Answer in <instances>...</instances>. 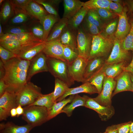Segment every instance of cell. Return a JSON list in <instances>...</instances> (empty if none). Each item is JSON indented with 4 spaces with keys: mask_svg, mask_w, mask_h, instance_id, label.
<instances>
[{
    "mask_svg": "<svg viewBox=\"0 0 133 133\" xmlns=\"http://www.w3.org/2000/svg\"><path fill=\"white\" fill-rule=\"evenodd\" d=\"M30 62L17 57L3 63L5 73L3 79L7 86V89L16 93L27 83Z\"/></svg>",
    "mask_w": 133,
    "mask_h": 133,
    "instance_id": "6da1fadb",
    "label": "cell"
},
{
    "mask_svg": "<svg viewBox=\"0 0 133 133\" xmlns=\"http://www.w3.org/2000/svg\"><path fill=\"white\" fill-rule=\"evenodd\" d=\"M115 38L106 37L100 34L93 36L88 60L97 57L106 58L111 52Z\"/></svg>",
    "mask_w": 133,
    "mask_h": 133,
    "instance_id": "7a4b0ae2",
    "label": "cell"
},
{
    "mask_svg": "<svg viewBox=\"0 0 133 133\" xmlns=\"http://www.w3.org/2000/svg\"><path fill=\"white\" fill-rule=\"evenodd\" d=\"M23 109L22 119L33 128L40 126L48 121V110L45 107L28 106Z\"/></svg>",
    "mask_w": 133,
    "mask_h": 133,
    "instance_id": "3957f363",
    "label": "cell"
},
{
    "mask_svg": "<svg viewBox=\"0 0 133 133\" xmlns=\"http://www.w3.org/2000/svg\"><path fill=\"white\" fill-rule=\"evenodd\" d=\"M47 63L48 71L55 78L64 81L69 87L74 84L75 81L69 73L67 62L55 58L47 57Z\"/></svg>",
    "mask_w": 133,
    "mask_h": 133,
    "instance_id": "277c9868",
    "label": "cell"
},
{
    "mask_svg": "<svg viewBox=\"0 0 133 133\" xmlns=\"http://www.w3.org/2000/svg\"><path fill=\"white\" fill-rule=\"evenodd\" d=\"M16 93L17 105H20L22 107L32 104L42 94L41 88L30 82Z\"/></svg>",
    "mask_w": 133,
    "mask_h": 133,
    "instance_id": "5b68a950",
    "label": "cell"
},
{
    "mask_svg": "<svg viewBox=\"0 0 133 133\" xmlns=\"http://www.w3.org/2000/svg\"><path fill=\"white\" fill-rule=\"evenodd\" d=\"M93 36L82 26L77 30V41L79 56L88 60L91 49Z\"/></svg>",
    "mask_w": 133,
    "mask_h": 133,
    "instance_id": "8992f818",
    "label": "cell"
},
{
    "mask_svg": "<svg viewBox=\"0 0 133 133\" xmlns=\"http://www.w3.org/2000/svg\"><path fill=\"white\" fill-rule=\"evenodd\" d=\"M116 84V82L114 78L105 76L101 92L93 99L103 106H111L112 93L115 89Z\"/></svg>",
    "mask_w": 133,
    "mask_h": 133,
    "instance_id": "52a82bcc",
    "label": "cell"
},
{
    "mask_svg": "<svg viewBox=\"0 0 133 133\" xmlns=\"http://www.w3.org/2000/svg\"><path fill=\"white\" fill-rule=\"evenodd\" d=\"M130 51L123 49L121 47V41L115 38L113 46L105 64H112L122 62L127 63L131 56Z\"/></svg>",
    "mask_w": 133,
    "mask_h": 133,
    "instance_id": "ba28073f",
    "label": "cell"
},
{
    "mask_svg": "<svg viewBox=\"0 0 133 133\" xmlns=\"http://www.w3.org/2000/svg\"><path fill=\"white\" fill-rule=\"evenodd\" d=\"M47 58L46 55L42 52L30 61L27 71V82H30L32 77L35 74L48 71Z\"/></svg>",
    "mask_w": 133,
    "mask_h": 133,
    "instance_id": "9c48e42d",
    "label": "cell"
},
{
    "mask_svg": "<svg viewBox=\"0 0 133 133\" xmlns=\"http://www.w3.org/2000/svg\"><path fill=\"white\" fill-rule=\"evenodd\" d=\"M88 61L79 56L73 62L68 64L69 75L74 81L84 83V75Z\"/></svg>",
    "mask_w": 133,
    "mask_h": 133,
    "instance_id": "30bf717a",
    "label": "cell"
},
{
    "mask_svg": "<svg viewBox=\"0 0 133 133\" xmlns=\"http://www.w3.org/2000/svg\"><path fill=\"white\" fill-rule=\"evenodd\" d=\"M124 6L122 12L118 15V22L115 35L116 38L121 41L124 39L128 34L131 26L127 15V8L125 6Z\"/></svg>",
    "mask_w": 133,
    "mask_h": 133,
    "instance_id": "8fae6325",
    "label": "cell"
},
{
    "mask_svg": "<svg viewBox=\"0 0 133 133\" xmlns=\"http://www.w3.org/2000/svg\"><path fill=\"white\" fill-rule=\"evenodd\" d=\"M84 107L97 112L102 119L110 118L114 114V109L112 106H103L98 103L93 98L87 96Z\"/></svg>",
    "mask_w": 133,
    "mask_h": 133,
    "instance_id": "7c38bea8",
    "label": "cell"
},
{
    "mask_svg": "<svg viewBox=\"0 0 133 133\" xmlns=\"http://www.w3.org/2000/svg\"><path fill=\"white\" fill-rule=\"evenodd\" d=\"M45 43L42 52L47 57L55 58L66 62L63 55L64 45L58 39L46 41Z\"/></svg>",
    "mask_w": 133,
    "mask_h": 133,
    "instance_id": "4fadbf2b",
    "label": "cell"
},
{
    "mask_svg": "<svg viewBox=\"0 0 133 133\" xmlns=\"http://www.w3.org/2000/svg\"><path fill=\"white\" fill-rule=\"evenodd\" d=\"M114 79L116 83V86L112 97L123 91L133 92L132 83L130 73L128 72L123 70Z\"/></svg>",
    "mask_w": 133,
    "mask_h": 133,
    "instance_id": "5bb4252c",
    "label": "cell"
},
{
    "mask_svg": "<svg viewBox=\"0 0 133 133\" xmlns=\"http://www.w3.org/2000/svg\"><path fill=\"white\" fill-rule=\"evenodd\" d=\"M106 59L104 57H97L88 60L84 75V83L101 69Z\"/></svg>",
    "mask_w": 133,
    "mask_h": 133,
    "instance_id": "9a60e30c",
    "label": "cell"
},
{
    "mask_svg": "<svg viewBox=\"0 0 133 133\" xmlns=\"http://www.w3.org/2000/svg\"><path fill=\"white\" fill-rule=\"evenodd\" d=\"M81 93H85L91 95L96 93L98 94L97 89L94 85L89 83L86 82L78 86L69 88L64 95L58 99L56 102L60 101L68 96L76 95Z\"/></svg>",
    "mask_w": 133,
    "mask_h": 133,
    "instance_id": "2e32d148",
    "label": "cell"
},
{
    "mask_svg": "<svg viewBox=\"0 0 133 133\" xmlns=\"http://www.w3.org/2000/svg\"><path fill=\"white\" fill-rule=\"evenodd\" d=\"M84 3L79 0H64L63 18L68 20L71 18L83 6Z\"/></svg>",
    "mask_w": 133,
    "mask_h": 133,
    "instance_id": "e0dca14e",
    "label": "cell"
},
{
    "mask_svg": "<svg viewBox=\"0 0 133 133\" xmlns=\"http://www.w3.org/2000/svg\"><path fill=\"white\" fill-rule=\"evenodd\" d=\"M45 45V42L37 43L26 48L18 55L17 57L22 59L30 61L42 51Z\"/></svg>",
    "mask_w": 133,
    "mask_h": 133,
    "instance_id": "ac0fdd59",
    "label": "cell"
},
{
    "mask_svg": "<svg viewBox=\"0 0 133 133\" xmlns=\"http://www.w3.org/2000/svg\"><path fill=\"white\" fill-rule=\"evenodd\" d=\"M33 127L27 124L18 126L12 122H8L0 124V133H30Z\"/></svg>",
    "mask_w": 133,
    "mask_h": 133,
    "instance_id": "d6986e66",
    "label": "cell"
},
{
    "mask_svg": "<svg viewBox=\"0 0 133 133\" xmlns=\"http://www.w3.org/2000/svg\"><path fill=\"white\" fill-rule=\"evenodd\" d=\"M0 107L10 113L11 110L17 106L16 93L7 89L0 97Z\"/></svg>",
    "mask_w": 133,
    "mask_h": 133,
    "instance_id": "ffe728a7",
    "label": "cell"
},
{
    "mask_svg": "<svg viewBox=\"0 0 133 133\" xmlns=\"http://www.w3.org/2000/svg\"><path fill=\"white\" fill-rule=\"evenodd\" d=\"M75 31L68 26L58 39L63 45L78 50L77 37Z\"/></svg>",
    "mask_w": 133,
    "mask_h": 133,
    "instance_id": "44dd1931",
    "label": "cell"
},
{
    "mask_svg": "<svg viewBox=\"0 0 133 133\" xmlns=\"http://www.w3.org/2000/svg\"><path fill=\"white\" fill-rule=\"evenodd\" d=\"M26 10L30 16L39 20L40 24L44 17L48 15L44 8L34 0H31L26 7Z\"/></svg>",
    "mask_w": 133,
    "mask_h": 133,
    "instance_id": "7402d4cb",
    "label": "cell"
},
{
    "mask_svg": "<svg viewBox=\"0 0 133 133\" xmlns=\"http://www.w3.org/2000/svg\"><path fill=\"white\" fill-rule=\"evenodd\" d=\"M127 63L122 62L112 64H104L101 69L105 76L114 79L124 70Z\"/></svg>",
    "mask_w": 133,
    "mask_h": 133,
    "instance_id": "603a6c76",
    "label": "cell"
},
{
    "mask_svg": "<svg viewBox=\"0 0 133 133\" xmlns=\"http://www.w3.org/2000/svg\"><path fill=\"white\" fill-rule=\"evenodd\" d=\"M68 26V19L63 18L59 20L54 25L52 30L45 42L58 39Z\"/></svg>",
    "mask_w": 133,
    "mask_h": 133,
    "instance_id": "cb8c5ba5",
    "label": "cell"
},
{
    "mask_svg": "<svg viewBox=\"0 0 133 133\" xmlns=\"http://www.w3.org/2000/svg\"><path fill=\"white\" fill-rule=\"evenodd\" d=\"M87 96L84 95L81 97L78 94L75 95L70 104L65 106L62 109L61 113H64L68 116H71L73 111L76 108L80 106H84Z\"/></svg>",
    "mask_w": 133,
    "mask_h": 133,
    "instance_id": "d4e9b609",
    "label": "cell"
},
{
    "mask_svg": "<svg viewBox=\"0 0 133 133\" xmlns=\"http://www.w3.org/2000/svg\"><path fill=\"white\" fill-rule=\"evenodd\" d=\"M75 95L69 96L67 98H65L60 101L55 102L52 107L48 110V121L61 113L63 108L67 104L71 102Z\"/></svg>",
    "mask_w": 133,
    "mask_h": 133,
    "instance_id": "484cf974",
    "label": "cell"
},
{
    "mask_svg": "<svg viewBox=\"0 0 133 133\" xmlns=\"http://www.w3.org/2000/svg\"><path fill=\"white\" fill-rule=\"evenodd\" d=\"M59 20L58 17L50 14L47 15L44 18L41 24L43 28L44 42H45L52 27Z\"/></svg>",
    "mask_w": 133,
    "mask_h": 133,
    "instance_id": "4316f807",
    "label": "cell"
},
{
    "mask_svg": "<svg viewBox=\"0 0 133 133\" xmlns=\"http://www.w3.org/2000/svg\"><path fill=\"white\" fill-rule=\"evenodd\" d=\"M89 9L83 6L73 16L68 20V26L74 31L78 28L86 17Z\"/></svg>",
    "mask_w": 133,
    "mask_h": 133,
    "instance_id": "83f0119b",
    "label": "cell"
},
{
    "mask_svg": "<svg viewBox=\"0 0 133 133\" xmlns=\"http://www.w3.org/2000/svg\"><path fill=\"white\" fill-rule=\"evenodd\" d=\"M55 102L52 92L47 94H42L33 103L29 106L36 105L45 107L49 110Z\"/></svg>",
    "mask_w": 133,
    "mask_h": 133,
    "instance_id": "f1b7e54d",
    "label": "cell"
},
{
    "mask_svg": "<svg viewBox=\"0 0 133 133\" xmlns=\"http://www.w3.org/2000/svg\"><path fill=\"white\" fill-rule=\"evenodd\" d=\"M101 69L92 75L85 82L89 83L94 85L97 89L98 94H100L102 90L103 81L105 76Z\"/></svg>",
    "mask_w": 133,
    "mask_h": 133,
    "instance_id": "f546056e",
    "label": "cell"
},
{
    "mask_svg": "<svg viewBox=\"0 0 133 133\" xmlns=\"http://www.w3.org/2000/svg\"><path fill=\"white\" fill-rule=\"evenodd\" d=\"M69 88L66 83L58 78H55L54 89L53 92L54 102H56L58 99L62 96Z\"/></svg>",
    "mask_w": 133,
    "mask_h": 133,
    "instance_id": "4dcf8cb0",
    "label": "cell"
},
{
    "mask_svg": "<svg viewBox=\"0 0 133 133\" xmlns=\"http://www.w3.org/2000/svg\"><path fill=\"white\" fill-rule=\"evenodd\" d=\"M118 17L105 24L100 34L107 38H115L118 21Z\"/></svg>",
    "mask_w": 133,
    "mask_h": 133,
    "instance_id": "1f68e13d",
    "label": "cell"
},
{
    "mask_svg": "<svg viewBox=\"0 0 133 133\" xmlns=\"http://www.w3.org/2000/svg\"><path fill=\"white\" fill-rule=\"evenodd\" d=\"M17 40L22 45H29L42 42L36 37L31 32H25L16 35Z\"/></svg>",
    "mask_w": 133,
    "mask_h": 133,
    "instance_id": "d6a6232c",
    "label": "cell"
},
{
    "mask_svg": "<svg viewBox=\"0 0 133 133\" xmlns=\"http://www.w3.org/2000/svg\"><path fill=\"white\" fill-rule=\"evenodd\" d=\"M13 7L15 15L11 20L12 23L14 24L23 23L28 20L30 16L26 10L15 7Z\"/></svg>",
    "mask_w": 133,
    "mask_h": 133,
    "instance_id": "836d02e7",
    "label": "cell"
},
{
    "mask_svg": "<svg viewBox=\"0 0 133 133\" xmlns=\"http://www.w3.org/2000/svg\"><path fill=\"white\" fill-rule=\"evenodd\" d=\"M94 10L104 24L119 17L118 15L117 14L106 9L100 8Z\"/></svg>",
    "mask_w": 133,
    "mask_h": 133,
    "instance_id": "e575fe53",
    "label": "cell"
},
{
    "mask_svg": "<svg viewBox=\"0 0 133 133\" xmlns=\"http://www.w3.org/2000/svg\"><path fill=\"white\" fill-rule=\"evenodd\" d=\"M110 2V0H90L85 2L83 6L89 10L104 8L109 10Z\"/></svg>",
    "mask_w": 133,
    "mask_h": 133,
    "instance_id": "d590c367",
    "label": "cell"
},
{
    "mask_svg": "<svg viewBox=\"0 0 133 133\" xmlns=\"http://www.w3.org/2000/svg\"><path fill=\"white\" fill-rule=\"evenodd\" d=\"M13 13V7L9 0L5 1L2 5L0 11V21L2 24L5 23Z\"/></svg>",
    "mask_w": 133,
    "mask_h": 133,
    "instance_id": "8d00e7d4",
    "label": "cell"
},
{
    "mask_svg": "<svg viewBox=\"0 0 133 133\" xmlns=\"http://www.w3.org/2000/svg\"><path fill=\"white\" fill-rule=\"evenodd\" d=\"M86 17V20L97 27L101 32L105 24L102 22L98 15L94 10H89Z\"/></svg>",
    "mask_w": 133,
    "mask_h": 133,
    "instance_id": "74e56055",
    "label": "cell"
},
{
    "mask_svg": "<svg viewBox=\"0 0 133 133\" xmlns=\"http://www.w3.org/2000/svg\"><path fill=\"white\" fill-rule=\"evenodd\" d=\"M131 24L130 31L126 37L121 41L122 48L128 51H133V19L129 20Z\"/></svg>",
    "mask_w": 133,
    "mask_h": 133,
    "instance_id": "f35d334b",
    "label": "cell"
},
{
    "mask_svg": "<svg viewBox=\"0 0 133 133\" xmlns=\"http://www.w3.org/2000/svg\"><path fill=\"white\" fill-rule=\"evenodd\" d=\"M63 55L65 61L68 64L73 62L78 57V50L64 45Z\"/></svg>",
    "mask_w": 133,
    "mask_h": 133,
    "instance_id": "ab89813d",
    "label": "cell"
},
{
    "mask_svg": "<svg viewBox=\"0 0 133 133\" xmlns=\"http://www.w3.org/2000/svg\"><path fill=\"white\" fill-rule=\"evenodd\" d=\"M85 21L82 27L86 32L92 36L100 34V31L97 27L91 24L86 20Z\"/></svg>",
    "mask_w": 133,
    "mask_h": 133,
    "instance_id": "60d3db41",
    "label": "cell"
},
{
    "mask_svg": "<svg viewBox=\"0 0 133 133\" xmlns=\"http://www.w3.org/2000/svg\"><path fill=\"white\" fill-rule=\"evenodd\" d=\"M17 55L0 45V60L4 63L9 60L17 57Z\"/></svg>",
    "mask_w": 133,
    "mask_h": 133,
    "instance_id": "b9f144b4",
    "label": "cell"
},
{
    "mask_svg": "<svg viewBox=\"0 0 133 133\" xmlns=\"http://www.w3.org/2000/svg\"><path fill=\"white\" fill-rule=\"evenodd\" d=\"M34 1L38 4L42 5L46 11L50 14L58 17L57 12L53 6V5L48 2L47 0H35Z\"/></svg>",
    "mask_w": 133,
    "mask_h": 133,
    "instance_id": "7bdbcfd3",
    "label": "cell"
},
{
    "mask_svg": "<svg viewBox=\"0 0 133 133\" xmlns=\"http://www.w3.org/2000/svg\"><path fill=\"white\" fill-rule=\"evenodd\" d=\"M31 31L36 37L41 41L44 42L43 39L44 32L43 27L41 25L33 26L31 28Z\"/></svg>",
    "mask_w": 133,
    "mask_h": 133,
    "instance_id": "ee69618b",
    "label": "cell"
},
{
    "mask_svg": "<svg viewBox=\"0 0 133 133\" xmlns=\"http://www.w3.org/2000/svg\"><path fill=\"white\" fill-rule=\"evenodd\" d=\"M109 6L110 10L117 14L118 15L123 11L124 6L120 4L114 2L111 0Z\"/></svg>",
    "mask_w": 133,
    "mask_h": 133,
    "instance_id": "f6af8a7d",
    "label": "cell"
},
{
    "mask_svg": "<svg viewBox=\"0 0 133 133\" xmlns=\"http://www.w3.org/2000/svg\"><path fill=\"white\" fill-rule=\"evenodd\" d=\"M31 0H9L13 7L26 10L28 5Z\"/></svg>",
    "mask_w": 133,
    "mask_h": 133,
    "instance_id": "bcb514c9",
    "label": "cell"
},
{
    "mask_svg": "<svg viewBox=\"0 0 133 133\" xmlns=\"http://www.w3.org/2000/svg\"><path fill=\"white\" fill-rule=\"evenodd\" d=\"M29 32H30L29 31L24 27H15L9 28L6 31V33L17 35L23 33Z\"/></svg>",
    "mask_w": 133,
    "mask_h": 133,
    "instance_id": "7dc6e473",
    "label": "cell"
},
{
    "mask_svg": "<svg viewBox=\"0 0 133 133\" xmlns=\"http://www.w3.org/2000/svg\"><path fill=\"white\" fill-rule=\"evenodd\" d=\"M17 40L16 35L6 33L0 37V42L13 41Z\"/></svg>",
    "mask_w": 133,
    "mask_h": 133,
    "instance_id": "c3c4849f",
    "label": "cell"
},
{
    "mask_svg": "<svg viewBox=\"0 0 133 133\" xmlns=\"http://www.w3.org/2000/svg\"><path fill=\"white\" fill-rule=\"evenodd\" d=\"M123 5L126 6L128 10L127 15L130 16L133 13V0H123Z\"/></svg>",
    "mask_w": 133,
    "mask_h": 133,
    "instance_id": "681fc988",
    "label": "cell"
},
{
    "mask_svg": "<svg viewBox=\"0 0 133 133\" xmlns=\"http://www.w3.org/2000/svg\"><path fill=\"white\" fill-rule=\"evenodd\" d=\"M126 122L109 127L107 128L105 131L107 132V133H117L119 129Z\"/></svg>",
    "mask_w": 133,
    "mask_h": 133,
    "instance_id": "f907efd6",
    "label": "cell"
},
{
    "mask_svg": "<svg viewBox=\"0 0 133 133\" xmlns=\"http://www.w3.org/2000/svg\"><path fill=\"white\" fill-rule=\"evenodd\" d=\"M132 122L131 121L126 122L119 129L117 133H129Z\"/></svg>",
    "mask_w": 133,
    "mask_h": 133,
    "instance_id": "816d5d0a",
    "label": "cell"
},
{
    "mask_svg": "<svg viewBox=\"0 0 133 133\" xmlns=\"http://www.w3.org/2000/svg\"><path fill=\"white\" fill-rule=\"evenodd\" d=\"M11 116L10 113L0 107V120H6L8 117Z\"/></svg>",
    "mask_w": 133,
    "mask_h": 133,
    "instance_id": "f5cc1de1",
    "label": "cell"
},
{
    "mask_svg": "<svg viewBox=\"0 0 133 133\" xmlns=\"http://www.w3.org/2000/svg\"><path fill=\"white\" fill-rule=\"evenodd\" d=\"M7 88V86L3 79H0V97L4 94Z\"/></svg>",
    "mask_w": 133,
    "mask_h": 133,
    "instance_id": "db71d44e",
    "label": "cell"
},
{
    "mask_svg": "<svg viewBox=\"0 0 133 133\" xmlns=\"http://www.w3.org/2000/svg\"><path fill=\"white\" fill-rule=\"evenodd\" d=\"M132 59L130 63L125 67L124 70L128 72L133 74V51H132Z\"/></svg>",
    "mask_w": 133,
    "mask_h": 133,
    "instance_id": "11a10c76",
    "label": "cell"
},
{
    "mask_svg": "<svg viewBox=\"0 0 133 133\" xmlns=\"http://www.w3.org/2000/svg\"><path fill=\"white\" fill-rule=\"evenodd\" d=\"M20 105H19L16 108L17 117L21 115H22L24 113V109Z\"/></svg>",
    "mask_w": 133,
    "mask_h": 133,
    "instance_id": "9f6ffc18",
    "label": "cell"
},
{
    "mask_svg": "<svg viewBox=\"0 0 133 133\" xmlns=\"http://www.w3.org/2000/svg\"><path fill=\"white\" fill-rule=\"evenodd\" d=\"M10 115L11 117H14L17 116V113L16 108L12 109L10 111Z\"/></svg>",
    "mask_w": 133,
    "mask_h": 133,
    "instance_id": "6f0895ef",
    "label": "cell"
},
{
    "mask_svg": "<svg viewBox=\"0 0 133 133\" xmlns=\"http://www.w3.org/2000/svg\"><path fill=\"white\" fill-rule=\"evenodd\" d=\"M129 133H133V122H132L131 124L130 130Z\"/></svg>",
    "mask_w": 133,
    "mask_h": 133,
    "instance_id": "680465c9",
    "label": "cell"
},
{
    "mask_svg": "<svg viewBox=\"0 0 133 133\" xmlns=\"http://www.w3.org/2000/svg\"><path fill=\"white\" fill-rule=\"evenodd\" d=\"M4 33L2 31V26L1 24L0 23V37Z\"/></svg>",
    "mask_w": 133,
    "mask_h": 133,
    "instance_id": "91938a15",
    "label": "cell"
},
{
    "mask_svg": "<svg viewBox=\"0 0 133 133\" xmlns=\"http://www.w3.org/2000/svg\"><path fill=\"white\" fill-rule=\"evenodd\" d=\"M130 73L131 78V80L132 83L133 88V74L131 73Z\"/></svg>",
    "mask_w": 133,
    "mask_h": 133,
    "instance_id": "94428289",
    "label": "cell"
},
{
    "mask_svg": "<svg viewBox=\"0 0 133 133\" xmlns=\"http://www.w3.org/2000/svg\"><path fill=\"white\" fill-rule=\"evenodd\" d=\"M128 17L129 20L131 19H133V13L130 16Z\"/></svg>",
    "mask_w": 133,
    "mask_h": 133,
    "instance_id": "6125c7cd",
    "label": "cell"
},
{
    "mask_svg": "<svg viewBox=\"0 0 133 133\" xmlns=\"http://www.w3.org/2000/svg\"><path fill=\"white\" fill-rule=\"evenodd\" d=\"M4 1L3 0H0V5H1L2 3H3V2Z\"/></svg>",
    "mask_w": 133,
    "mask_h": 133,
    "instance_id": "be15d7a7",
    "label": "cell"
},
{
    "mask_svg": "<svg viewBox=\"0 0 133 133\" xmlns=\"http://www.w3.org/2000/svg\"><path fill=\"white\" fill-rule=\"evenodd\" d=\"M102 133H107L105 131V132Z\"/></svg>",
    "mask_w": 133,
    "mask_h": 133,
    "instance_id": "e7e4bbea",
    "label": "cell"
},
{
    "mask_svg": "<svg viewBox=\"0 0 133 133\" xmlns=\"http://www.w3.org/2000/svg\"></svg>",
    "mask_w": 133,
    "mask_h": 133,
    "instance_id": "03108f58",
    "label": "cell"
}]
</instances>
